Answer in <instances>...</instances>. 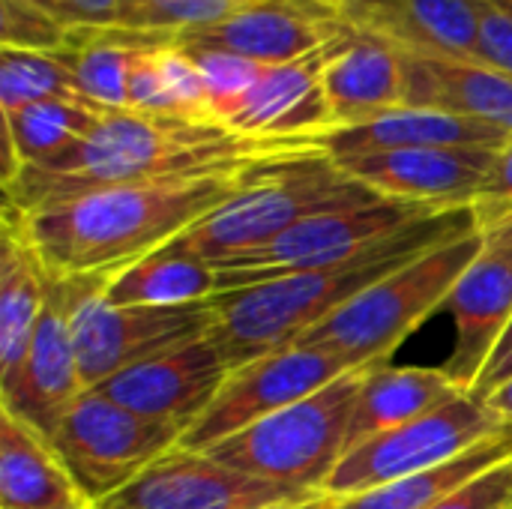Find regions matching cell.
Returning <instances> with one entry per match:
<instances>
[{
    "instance_id": "6da1fadb",
    "label": "cell",
    "mask_w": 512,
    "mask_h": 509,
    "mask_svg": "<svg viewBox=\"0 0 512 509\" xmlns=\"http://www.w3.org/2000/svg\"><path fill=\"white\" fill-rule=\"evenodd\" d=\"M309 144L315 141L246 138L222 123L207 120L105 111L84 141L48 162L24 165L12 180L3 183V192L9 207L30 213L105 186L234 174L261 159Z\"/></svg>"
},
{
    "instance_id": "7a4b0ae2",
    "label": "cell",
    "mask_w": 512,
    "mask_h": 509,
    "mask_svg": "<svg viewBox=\"0 0 512 509\" xmlns=\"http://www.w3.org/2000/svg\"><path fill=\"white\" fill-rule=\"evenodd\" d=\"M243 171L105 186L30 213L6 204L3 216L18 225L48 276H114L225 204Z\"/></svg>"
},
{
    "instance_id": "3957f363",
    "label": "cell",
    "mask_w": 512,
    "mask_h": 509,
    "mask_svg": "<svg viewBox=\"0 0 512 509\" xmlns=\"http://www.w3.org/2000/svg\"><path fill=\"white\" fill-rule=\"evenodd\" d=\"M471 231H477L474 207L444 210L390 231L363 255L345 264L270 279L243 291H222L210 300L216 312L210 333L231 369L246 366L264 354L294 345L300 336L360 297L387 273Z\"/></svg>"
},
{
    "instance_id": "277c9868",
    "label": "cell",
    "mask_w": 512,
    "mask_h": 509,
    "mask_svg": "<svg viewBox=\"0 0 512 509\" xmlns=\"http://www.w3.org/2000/svg\"><path fill=\"white\" fill-rule=\"evenodd\" d=\"M381 195L351 180L318 144L285 150L243 171L240 189L174 240L210 264L267 246L297 222L375 204Z\"/></svg>"
},
{
    "instance_id": "5b68a950",
    "label": "cell",
    "mask_w": 512,
    "mask_h": 509,
    "mask_svg": "<svg viewBox=\"0 0 512 509\" xmlns=\"http://www.w3.org/2000/svg\"><path fill=\"white\" fill-rule=\"evenodd\" d=\"M480 228L441 243L399 270L369 285L360 297L324 318L294 345L318 348L339 357L348 369L387 366L396 348L423 324L432 312L444 309L462 273L480 255Z\"/></svg>"
},
{
    "instance_id": "8992f818",
    "label": "cell",
    "mask_w": 512,
    "mask_h": 509,
    "mask_svg": "<svg viewBox=\"0 0 512 509\" xmlns=\"http://www.w3.org/2000/svg\"><path fill=\"white\" fill-rule=\"evenodd\" d=\"M366 372L351 369L303 402L201 453L240 474L324 495V483L348 453V432Z\"/></svg>"
},
{
    "instance_id": "52a82bcc",
    "label": "cell",
    "mask_w": 512,
    "mask_h": 509,
    "mask_svg": "<svg viewBox=\"0 0 512 509\" xmlns=\"http://www.w3.org/2000/svg\"><path fill=\"white\" fill-rule=\"evenodd\" d=\"M108 279L111 276L69 279V324L87 390H96L117 372L213 330L216 312L210 300L192 306H114L105 297Z\"/></svg>"
},
{
    "instance_id": "ba28073f",
    "label": "cell",
    "mask_w": 512,
    "mask_h": 509,
    "mask_svg": "<svg viewBox=\"0 0 512 509\" xmlns=\"http://www.w3.org/2000/svg\"><path fill=\"white\" fill-rule=\"evenodd\" d=\"M183 429L141 417L87 390L60 420L51 444L81 495L96 507L180 447Z\"/></svg>"
},
{
    "instance_id": "9c48e42d",
    "label": "cell",
    "mask_w": 512,
    "mask_h": 509,
    "mask_svg": "<svg viewBox=\"0 0 512 509\" xmlns=\"http://www.w3.org/2000/svg\"><path fill=\"white\" fill-rule=\"evenodd\" d=\"M512 426L486 399L462 396L441 411H432L414 423L381 432L357 447H351L330 480L324 483V495L345 501L396 480L432 471L489 441L492 435Z\"/></svg>"
},
{
    "instance_id": "30bf717a",
    "label": "cell",
    "mask_w": 512,
    "mask_h": 509,
    "mask_svg": "<svg viewBox=\"0 0 512 509\" xmlns=\"http://www.w3.org/2000/svg\"><path fill=\"white\" fill-rule=\"evenodd\" d=\"M432 213H444V210L381 198L375 204L309 216L294 228H288L285 234H279L276 240H270L267 246L213 264L219 279V294L243 291L282 276H300V273H315L345 264L363 255L390 231H399Z\"/></svg>"
},
{
    "instance_id": "8fae6325",
    "label": "cell",
    "mask_w": 512,
    "mask_h": 509,
    "mask_svg": "<svg viewBox=\"0 0 512 509\" xmlns=\"http://www.w3.org/2000/svg\"><path fill=\"white\" fill-rule=\"evenodd\" d=\"M345 372L351 369L339 357L303 345H288L246 366H237L225 378L204 417L183 435L180 447L198 453L210 450L213 444L255 426L258 420L303 402Z\"/></svg>"
},
{
    "instance_id": "7c38bea8",
    "label": "cell",
    "mask_w": 512,
    "mask_h": 509,
    "mask_svg": "<svg viewBox=\"0 0 512 509\" xmlns=\"http://www.w3.org/2000/svg\"><path fill=\"white\" fill-rule=\"evenodd\" d=\"M321 495L240 474L207 453L171 450L96 509H273Z\"/></svg>"
},
{
    "instance_id": "4fadbf2b",
    "label": "cell",
    "mask_w": 512,
    "mask_h": 509,
    "mask_svg": "<svg viewBox=\"0 0 512 509\" xmlns=\"http://www.w3.org/2000/svg\"><path fill=\"white\" fill-rule=\"evenodd\" d=\"M477 228L483 234L480 255L444 303L456 324V345L441 369L465 393L480 381L512 321V216Z\"/></svg>"
},
{
    "instance_id": "5bb4252c",
    "label": "cell",
    "mask_w": 512,
    "mask_h": 509,
    "mask_svg": "<svg viewBox=\"0 0 512 509\" xmlns=\"http://www.w3.org/2000/svg\"><path fill=\"white\" fill-rule=\"evenodd\" d=\"M231 366L213 333L129 366L96 387L117 405L189 432L219 396Z\"/></svg>"
},
{
    "instance_id": "9a60e30c",
    "label": "cell",
    "mask_w": 512,
    "mask_h": 509,
    "mask_svg": "<svg viewBox=\"0 0 512 509\" xmlns=\"http://www.w3.org/2000/svg\"><path fill=\"white\" fill-rule=\"evenodd\" d=\"M498 150L489 147H417L336 159V165L375 195L435 210L474 207Z\"/></svg>"
},
{
    "instance_id": "2e32d148",
    "label": "cell",
    "mask_w": 512,
    "mask_h": 509,
    "mask_svg": "<svg viewBox=\"0 0 512 509\" xmlns=\"http://www.w3.org/2000/svg\"><path fill=\"white\" fill-rule=\"evenodd\" d=\"M69 306H72V282L48 276V297L27 360L21 366L15 387L6 396H0V408L12 411L18 420L42 432L48 441L57 432L66 411L87 393L75 354Z\"/></svg>"
},
{
    "instance_id": "e0dca14e",
    "label": "cell",
    "mask_w": 512,
    "mask_h": 509,
    "mask_svg": "<svg viewBox=\"0 0 512 509\" xmlns=\"http://www.w3.org/2000/svg\"><path fill=\"white\" fill-rule=\"evenodd\" d=\"M348 30L330 0H255L213 27L174 39L228 48L261 66H279L327 48Z\"/></svg>"
},
{
    "instance_id": "ac0fdd59",
    "label": "cell",
    "mask_w": 512,
    "mask_h": 509,
    "mask_svg": "<svg viewBox=\"0 0 512 509\" xmlns=\"http://www.w3.org/2000/svg\"><path fill=\"white\" fill-rule=\"evenodd\" d=\"M348 36L351 30L303 60L264 66L261 78L225 126L237 135L267 141H315L324 135L330 129L324 66Z\"/></svg>"
},
{
    "instance_id": "d6986e66",
    "label": "cell",
    "mask_w": 512,
    "mask_h": 509,
    "mask_svg": "<svg viewBox=\"0 0 512 509\" xmlns=\"http://www.w3.org/2000/svg\"><path fill=\"white\" fill-rule=\"evenodd\" d=\"M339 18L402 54L477 60V0H333Z\"/></svg>"
},
{
    "instance_id": "ffe728a7",
    "label": "cell",
    "mask_w": 512,
    "mask_h": 509,
    "mask_svg": "<svg viewBox=\"0 0 512 509\" xmlns=\"http://www.w3.org/2000/svg\"><path fill=\"white\" fill-rule=\"evenodd\" d=\"M510 138L486 123L435 111V108H414L402 105L366 123L327 129L315 138V144L333 156H363V153H384V150H417V147H489L501 150Z\"/></svg>"
},
{
    "instance_id": "44dd1931",
    "label": "cell",
    "mask_w": 512,
    "mask_h": 509,
    "mask_svg": "<svg viewBox=\"0 0 512 509\" xmlns=\"http://www.w3.org/2000/svg\"><path fill=\"white\" fill-rule=\"evenodd\" d=\"M405 105L450 111L512 138V78L477 60L402 54Z\"/></svg>"
},
{
    "instance_id": "7402d4cb",
    "label": "cell",
    "mask_w": 512,
    "mask_h": 509,
    "mask_svg": "<svg viewBox=\"0 0 512 509\" xmlns=\"http://www.w3.org/2000/svg\"><path fill=\"white\" fill-rule=\"evenodd\" d=\"M324 96L330 129L366 123L405 105L402 51L384 39L351 30L348 42L324 66Z\"/></svg>"
},
{
    "instance_id": "603a6c76",
    "label": "cell",
    "mask_w": 512,
    "mask_h": 509,
    "mask_svg": "<svg viewBox=\"0 0 512 509\" xmlns=\"http://www.w3.org/2000/svg\"><path fill=\"white\" fill-rule=\"evenodd\" d=\"M93 507L54 444L0 408V509H87Z\"/></svg>"
},
{
    "instance_id": "cb8c5ba5",
    "label": "cell",
    "mask_w": 512,
    "mask_h": 509,
    "mask_svg": "<svg viewBox=\"0 0 512 509\" xmlns=\"http://www.w3.org/2000/svg\"><path fill=\"white\" fill-rule=\"evenodd\" d=\"M468 396L444 369H420V366H372L366 372L351 432H348V450L381 435L390 429H399L405 423H414L432 411H441L444 405Z\"/></svg>"
},
{
    "instance_id": "d4e9b609",
    "label": "cell",
    "mask_w": 512,
    "mask_h": 509,
    "mask_svg": "<svg viewBox=\"0 0 512 509\" xmlns=\"http://www.w3.org/2000/svg\"><path fill=\"white\" fill-rule=\"evenodd\" d=\"M48 297V273L24 240L18 225L3 216L0 249V396H6L27 360L42 306Z\"/></svg>"
},
{
    "instance_id": "484cf974",
    "label": "cell",
    "mask_w": 512,
    "mask_h": 509,
    "mask_svg": "<svg viewBox=\"0 0 512 509\" xmlns=\"http://www.w3.org/2000/svg\"><path fill=\"white\" fill-rule=\"evenodd\" d=\"M219 294L216 267L168 243L105 282L114 306H192Z\"/></svg>"
},
{
    "instance_id": "4316f807",
    "label": "cell",
    "mask_w": 512,
    "mask_h": 509,
    "mask_svg": "<svg viewBox=\"0 0 512 509\" xmlns=\"http://www.w3.org/2000/svg\"><path fill=\"white\" fill-rule=\"evenodd\" d=\"M105 108L87 102L84 96L45 99L12 114H3V141H6V168L3 183L12 180L24 165L48 162L78 141H84Z\"/></svg>"
},
{
    "instance_id": "83f0119b",
    "label": "cell",
    "mask_w": 512,
    "mask_h": 509,
    "mask_svg": "<svg viewBox=\"0 0 512 509\" xmlns=\"http://www.w3.org/2000/svg\"><path fill=\"white\" fill-rule=\"evenodd\" d=\"M507 459H512V426L447 465H438L432 471L396 480L390 486L345 498L336 504V509H432L447 495H453L456 489H462L465 483H471L474 477H480L483 471Z\"/></svg>"
},
{
    "instance_id": "f1b7e54d",
    "label": "cell",
    "mask_w": 512,
    "mask_h": 509,
    "mask_svg": "<svg viewBox=\"0 0 512 509\" xmlns=\"http://www.w3.org/2000/svg\"><path fill=\"white\" fill-rule=\"evenodd\" d=\"M78 96L72 75L60 54L48 51H24V48H3L0 51V108L12 114L18 108L45 102V99H66Z\"/></svg>"
},
{
    "instance_id": "f546056e",
    "label": "cell",
    "mask_w": 512,
    "mask_h": 509,
    "mask_svg": "<svg viewBox=\"0 0 512 509\" xmlns=\"http://www.w3.org/2000/svg\"><path fill=\"white\" fill-rule=\"evenodd\" d=\"M255 0H123L117 27L144 33H192L213 27Z\"/></svg>"
},
{
    "instance_id": "4dcf8cb0",
    "label": "cell",
    "mask_w": 512,
    "mask_h": 509,
    "mask_svg": "<svg viewBox=\"0 0 512 509\" xmlns=\"http://www.w3.org/2000/svg\"><path fill=\"white\" fill-rule=\"evenodd\" d=\"M177 45H183L192 54V60L198 63L204 84H207V96H210V114L216 123L225 126L228 117L240 108L246 93L261 78L264 66L243 54H234L228 48H216V45H198V42H177Z\"/></svg>"
},
{
    "instance_id": "1f68e13d",
    "label": "cell",
    "mask_w": 512,
    "mask_h": 509,
    "mask_svg": "<svg viewBox=\"0 0 512 509\" xmlns=\"http://www.w3.org/2000/svg\"><path fill=\"white\" fill-rule=\"evenodd\" d=\"M66 27L51 9L30 0H0V45L57 54L66 45Z\"/></svg>"
},
{
    "instance_id": "d6a6232c",
    "label": "cell",
    "mask_w": 512,
    "mask_h": 509,
    "mask_svg": "<svg viewBox=\"0 0 512 509\" xmlns=\"http://www.w3.org/2000/svg\"><path fill=\"white\" fill-rule=\"evenodd\" d=\"M156 60H159L162 81L168 87V96L177 105V114L186 117V120L216 123L213 114H210V96H207L204 75H201L198 63L192 60V54L183 45L171 42V45L156 51Z\"/></svg>"
},
{
    "instance_id": "836d02e7",
    "label": "cell",
    "mask_w": 512,
    "mask_h": 509,
    "mask_svg": "<svg viewBox=\"0 0 512 509\" xmlns=\"http://www.w3.org/2000/svg\"><path fill=\"white\" fill-rule=\"evenodd\" d=\"M156 51L159 48H138L135 57H132V66H129V111L159 114V117H180L177 105L171 102L168 87L162 81Z\"/></svg>"
},
{
    "instance_id": "e575fe53",
    "label": "cell",
    "mask_w": 512,
    "mask_h": 509,
    "mask_svg": "<svg viewBox=\"0 0 512 509\" xmlns=\"http://www.w3.org/2000/svg\"><path fill=\"white\" fill-rule=\"evenodd\" d=\"M477 63L512 78V15L486 0H477Z\"/></svg>"
},
{
    "instance_id": "d590c367",
    "label": "cell",
    "mask_w": 512,
    "mask_h": 509,
    "mask_svg": "<svg viewBox=\"0 0 512 509\" xmlns=\"http://www.w3.org/2000/svg\"><path fill=\"white\" fill-rule=\"evenodd\" d=\"M432 509H512V459L483 471Z\"/></svg>"
},
{
    "instance_id": "8d00e7d4",
    "label": "cell",
    "mask_w": 512,
    "mask_h": 509,
    "mask_svg": "<svg viewBox=\"0 0 512 509\" xmlns=\"http://www.w3.org/2000/svg\"><path fill=\"white\" fill-rule=\"evenodd\" d=\"M474 216H477V225H489V222L512 216V138L495 153L489 180L480 198L474 201Z\"/></svg>"
},
{
    "instance_id": "74e56055",
    "label": "cell",
    "mask_w": 512,
    "mask_h": 509,
    "mask_svg": "<svg viewBox=\"0 0 512 509\" xmlns=\"http://www.w3.org/2000/svg\"><path fill=\"white\" fill-rule=\"evenodd\" d=\"M123 0H54V12L66 27H117Z\"/></svg>"
},
{
    "instance_id": "f35d334b",
    "label": "cell",
    "mask_w": 512,
    "mask_h": 509,
    "mask_svg": "<svg viewBox=\"0 0 512 509\" xmlns=\"http://www.w3.org/2000/svg\"><path fill=\"white\" fill-rule=\"evenodd\" d=\"M510 378H512V321H510V327H507V333L501 336V342H498V348H495L492 360L486 363V369H483L480 381L474 384L471 396H477V399H489V396H492L498 387H504Z\"/></svg>"
},
{
    "instance_id": "ab89813d",
    "label": "cell",
    "mask_w": 512,
    "mask_h": 509,
    "mask_svg": "<svg viewBox=\"0 0 512 509\" xmlns=\"http://www.w3.org/2000/svg\"><path fill=\"white\" fill-rule=\"evenodd\" d=\"M504 420H510L512 423V378L504 384V387H498L489 399H486Z\"/></svg>"
},
{
    "instance_id": "60d3db41",
    "label": "cell",
    "mask_w": 512,
    "mask_h": 509,
    "mask_svg": "<svg viewBox=\"0 0 512 509\" xmlns=\"http://www.w3.org/2000/svg\"><path fill=\"white\" fill-rule=\"evenodd\" d=\"M336 498H327V495H321V498H315V501H306V504H288V507H273V509H336Z\"/></svg>"
},
{
    "instance_id": "b9f144b4",
    "label": "cell",
    "mask_w": 512,
    "mask_h": 509,
    "mask_svg": "<svg viewBox=\"0 0 512 509\" xmlns=\"http://www.w3.org/2000/svg\"><path fill=\"white\" fill-rule=\"evenodd\" d=\"M486 3H495V6H501V9H507L512 15V0H486Z\"/></svg>"
},
{
    "instance_id": "7bdbcfd3",
    "label": "cell",
    "mask_w": 512,
    "mask_h": 509,
    "mask_svg": "<svg viewBox=\"0 0 512 509\" xmlns=\"http://www.w3.org/2000/svg\"><path fill=\"white\" fill-rule=\"evenodd\" d=\"M39 3H42L45 9H51V12H54V0H39ZM54 15H57V12H54Z\"/></svg>"
},
{
    "instance_id": "ee69618b",
    "label": "cell",
    "mask_w": 512,
    "mask_h": 509,
    "mask_svg": "<svg viewBox=\"0 0 512 509\" xmlns=\"http://www.w3.org/2000/svg\"><path fill=\"white\" fill-rule=\"evenodd\" d=\"M87 509H96V507H87Z\"/></svg>"
},
{
    "instance_id": "f6af8a7d",
    "label": "cell",
    "mask_w": 512,
    "mask_h": 509,
    "mask_svg": "<svg viewBox=\"0 0 512 509\" xmlns=\"http://www.w3.org/2000/svg\"><path fill=\"white\" fill-rule=\"evenodd\" d=\"M330 3H333V0H330Z\"/></svg>"
}]
</instances>
